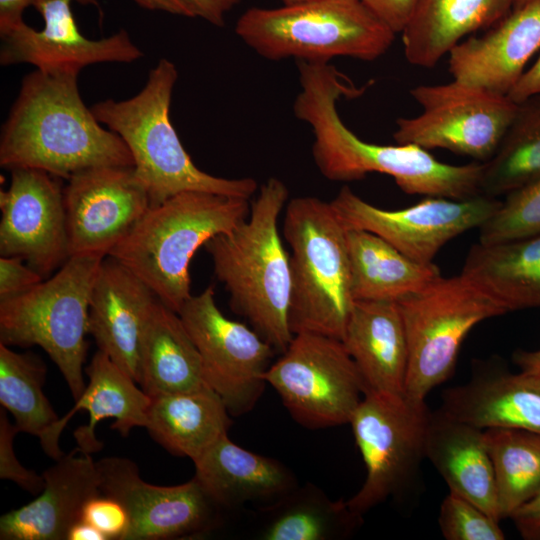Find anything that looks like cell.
Instances as JSON below:
<instances>
[{"instance_id": "cell-21", "label": "cell", "mask_w": 540, "mask_h": 540, "mask_svg": "<svg viewBox=\"0 0 540 540\" xmlns=\"http://www.w3.org/2000/svg\"><path fill=\"white\" fill-rule=\"evenodd\" d=\"M40 494L0 518L1 540H67L89 500L101 495L97 463L75 447L42 473Z\"/></svg>"}, {"instance_id": "cell-50", "label": "cell", "mask_w": 540, "mask_h": 540, "mask_svg": "<svg viewBox=\"0 0 540 540\" xmlns=\"http://www.w3.org/2000/svg\"><path fill=\"white\" fill-rule=\"evenodd\" d=\"M527 1H529V0H517V2H516V4H515V7H514V8H516V7H518V6H520V5L524 4V3H526Z\"/></svg>"}, {"instance_id": "cell-29", "label": "cell", "mask_w": 540, "mask_h": 540, "mask_svg": "<svg viewBox=\"0 0 540 540\" xmlns=\"http://www.w3.org/2000/svg\"><path fill=\"white\" fill-rule=\"evenodd\" d=\"M346 239L354 301L397 302L442 276L433 262L415 261L372 232L347 229Z\"/></svg>"}, {"instance_id": "cell-9", "label": "cell", "mask_w": 540, "mask_h": 540, "mask_svg": "<svg viewBox=\"0 0 540 540\" xmlns=\"http://www.w3.org/2000/svg\"><path fill=\"white\" fill-rule=\"evenodd\" d=\"M408 341L405 396L425 401L452 375L460 347L480 322L507 313L463 275L441 276L423 290L397 301Z\"/></svg>"}, {"instance_id": "cell-33", "label": "cell", "mask_w": 540, "mask_h": 540, "mask_svg": "<svg viewBox=\"0 0 540 540\" xmlns=\"http://www.w3.org/2000/svg\"><path fill=\"white\" fill-rule=\"evenodd\" d=\"M483 165L480 193L490 197L540 179V96L518 104L498 149Z\"/></svg>"}, {"instance_id": "cell-25", "label": "cell", "mask_w": 540, "mask_h": 540, "mask_svg": "<svg viewBox=\"0 0 540 540\" xmlns=\"http://www.w3.org/2000/svg\"><path fill=\"white\" fill-rule=\"evenodd\" d=\"M193 463L194 477L220 508L252 501L272 504L297 487L283 463L235 444L228 434Z\"/></svg>"}, {"instance_id": "cell-16", "label": "cell", "mask_w": 540, "mask_h": 540, "mask_svg": "<svg viewBox=\"0 0 540 540\" xmlns=\"http://www.w3.org/2000/svg\"><path fill=\"white\" fill-rule=\"evenodd\" d=\"M64 204L69 255L105 258L151 202L134 168L99 166L68 179Z\"/></svg>"}, {"instance_id": "cell-35", "label": "cell", "mask_w": 540, "mask_h": 540, "mask_svg": "<svg viewBox=\"0 0 540 540\" xmlns=\"http://www.w3.org/2000/svg\"><path fill=\"white\" fill-rule=\"evenodd\" d=\"M46 366L31 353H18L0 343V403L19 432L42 439L59 420L43 392Z\"/></svg>"}, {"instance_id": "cell-24", "label": "cell", "mask_w": 540, "mask_h": 540, "mask_svg": "<svg viewBox=\"0 0 540 540\" xmlns=\"http://www.w3.org/2000/svg\"><path fill=\"white\" fill-rule=\"evenodd\" d=\"M341 341L366 392L405 394L408 341L398 302L355 301Z\"/></svg>"}, {"instance_id": "cell-30", "label": "cell", "mask_w": 540, "mask_h": 540, "mask_svg": "<svg viewBox=\"0 0 540 540\" xmlns=\"http://www.w3.org/2000/svg\"><path fill=\"white\" fill-rule=\"evenodd\" d=\"M507 312L540 308V234L473 245L460 273Z\"/></svg>"}, {"instance_id": "cell-31", "label": "cell", "mask_w": 540, "mask_h": 540, "mask_svg": "<svg viewBox=\"0 0 540 540\" xmlns=\"http://www.w3.org/2000/svg\"><path fill=\"white\" fill-rule=\"evenodd\" d=\"M139 385L149 396L209 387L198 349L179 314L159 300L143 334Z\"/></svg>"}, {"instance_id": "cell-12", "label": "cell", "mask_w": 540, "mask_h": 540, "mask_svg": "<svg viewBox=\"0 0 540 540\" xmlns=\"http://www.w3.org/2000/svg\"><path fill=\"white\" fill-rule=\"evenodd\" d=\"M410 94L422 113L397 120V144L445 149L482 163L494 155L518 109L506 95L455 80L419 85Z\"/></svg>"}, {"instance_id": "cell-49", "label": "cell", "mask_w": 540, "mask_h": 540, "mask_svg": "<svg viewBox=\"0 0 540 540\" xmlns=\"http://www.w3.org/2000/svg\"><path fill=\"white\" fill-rule=\"evenodd\" d=\"M284 5H288V4H294V3H299V2H303V1H306V0H281Z\"/></svg>"}, {"instance_id": "cell-39", "label": "cell", "mask_w": 540, "mask_h": 540, "mask_svg": "<svg viewBox=\"0 0 540 540\" xmlns=\"http://www.w3.org/2000/svg\"><path fill=\"white\" fill-rule=\"evenodd\" d=\"M82 520L101 531L107 540H124L129 528V516L124 506L102 494L87 502Z\"/></svg>"}, {"instance_id": "cell-36", "label": "cell", "mask_w": 540, "mask_h": 540, "mask_svg": "<svg viewBox=\"0 0 540 540\" xmlns=\"http://www.w3.org/2000/svg\"><path fill=\"white\" fill-rule=\"evenodd\" d=\"M479 243L494 244L540 234V179L506 195L479 228Z\"/></svg>"}, {"instance_id": "cell-42", "label": "cell", "mask_w": 540, "mask_h": 540, "mask_svg": "<svg viewBox=\"0 0 540 540\" xmlns=\"http://www.w3.org/2000/svg\"><path fill=\"white\" fill-rule=\"evenodd\" d=\"M525 540H540V489L510 516Z\"/></svg>"}, {"instance_id": "cell-10", "label": "cell", "mask_w": 540, "mask_h": 540, "mask_svg": "<svg viewBox=\"0 0 540 540\" xmlns=\"http://www.w3.org/2000/svg\"><path fill=\"white\" fill-rule=\"evenodd\" d=\"M281 354L264 379L292 418L310 429L349 424L367 390L343 342L302 332Z\"/></svg>"}, {"instance_id": "cell-37", "label": "cell", "mask_w": 540, "mask_h": 540, "mask_svg": "<svg viewBox=\"0 0 540 540\" xmlns=\"http://www.w3.org/2000/svg\"><path fill=\"white\" fill-rule=\"evenodd\" d=\"M438 524L446 540H504L499 521L465 497L449 491L443 499Z\"/></svg>"}, {"instance_id": "cell-38", "label": "cell", "mask_w": 540, "mask_h": 540, "mask_svg": "<svg viewBox=\"0 0 540 540\" xmlns=\"http://www.w3.org/2000/svg\"><path fill=\"white\" fill-rule=\"evenodd\" d=\"M19 433L15 424H11L5 409H0V478L16 483L31 494H39L44 486L42 475L26 469L17 460L14 453V437Z\"/></svg>"}, {"instance_id": "cell-28", "label": "cell", "mask_w": 540, "mask_h": 540, "mask_svg": "<svg viewBox=\"0 0 540 540\" xmlns=\"http://www.w3.org/2000/svg\"><path fill=\"white\" fill-rule=\"evenodd\" d=\"M221 397L210 387L150 396L145 428L171 454L195 461L232 423Z\"/></svg>"}, {"instance_id": "cell-17", "label": "cell", "mask_w": 540, "mask_h": 540, "mask_svg": "<svg viewBox=\"0 0 540 540\" xmlns=\"http://www.w3.org/2000/svg\"><path fill=\"white\" fill-rule=\"evenodd\" d=\"M0 191V254L20 257L45 279L70 257L64 189L38 169H11Z\"/></svg>"}, {"instance_id": "cell-41", "label": "cell", "mask_w": 540, "mask_h": 540, "mask_svg": "<svg viewBox=\"0 0 540 540\" xmlns=\"http://www.w3.org/2000/svg\"><path fill=\"white\" fill-rule=\"evenodd\" d=\"M395 33L409 22L418 0H361Z\"/></svg>"}, {"instance_id": "cell-8", "label": "cell", "mask_w": 540, "mask_h": 540, "mask_svg": "<svg viewBox=\"0 0 540 540\" xmlns=\"http://www.w3.org/2000/svg\"><path fill=\"white\" fill-rule=\"evenodd\" d=\"M103 257L74 255L30 290L0 300V343L40 346L77 399L85 388L90 296Z\"/></svg>"}, {"instance_id": "cell-23", "label": "cell", "mask_w": 540, "mask_h": 540, "mask_svg": "<svg viewBox=\"0 0 540 540\" xmlns=\"http://www.w3.org/2000/svg\"><path fill=\"white\" fill-rule=\"evenodd\" d=\"M480 429H520L540 434V377L482 367L465 384L445 390L439 408Z\"/></svg>"}, {"instance_id": "cell-3", "label": "cell", "mask_w": 540, "mask_h": 540, "mask_svg": "<svg viewBox=\"0 0 540 540\" xmlns=\"http://www.w3.org/2000/svg\"><path fill=\"white\" fill-rule=\"evenodd\" d=\"M288 196L283 181L267 179L248 217L205 244L215 275L230 294L232 310L280 353L294 336L289 323L290 254L278 230Z\"/></svg>"}, {"instance_id": "cell-20", "label": "cell", "mask_w": 540, "mask_h": 540, "mask_svg": "<svg viewBox=\"0 0 540 540\" xmlns=\"http://www.w3.org/2000/svg\"><path fill=\"white\" fill-rule=\"evenodd\" d=\"M152 290L115 259H103L90 296L88 332L138 384L144 330L157 301Z\"/></svg>"}, {"instance_id": "cell-2", "label": "cell", "mask_w": 540, "mask_h": 540, "mask_svg": "<svg viewBox=\"0 0 540 540\" xmlns=\"http://www.w3.org/2000/svg\"><path fill=\"white\" fill-rule=\"evenodd\" d=\"M78 75L36 69L22 79L1 130V167L38 169L68 180L93 167L134 166L121 137L84 104Z\"/></svg>"}, {"instance_id": "cell-32", "label": "cell", "mask_w": 540, "mask_h": 540, "mask_svg": "<svg viewBox=\"0 0 540 540\" xmlns=\"http://www.w3.org/2000/svg\"><path fill=\"white\" fill-rule=\"evenodd\" d=\"M264 522L258 532L263 540H335L350 536L362 516L347 501L329 499L312 484L295 487L264 507Z\"/></svg>"}, {"instance_id": "cell-26", "label": "cell", "mask_w": 540, "mask_h": 540, "mask_svg": "<svg viewBox=\"0 0 540 540\" xmlns=\"http://www.w3.org/2000/svg\"><path fill=\"white\" fill-rule=\"evenodd\" d=\"M425 458L442 476L449 491L501 520L494 471L483 429L454 419L440 409L430 412Z\"/></svg>"}, {"instance_id": "cell-19", "label": "cell", "mask_w": 540, "mask_h": 540, "mask_svg": "<svg viewBox=\"0 0 540 540\" xmlns=\"http://www.w3.org/2000/svg\"><path fill=\"white\" fill-rule=\"evenodd\" d=\"M540 50V0H529L480 36H470L448 53L453 80L506 95Z\"/></svg>"}, {"instance_id": "cell-45", "label": "cell", "mask_w": 540, "mask_h": 540, "mask_svg": "<svg viewBox=\"0 0 540 540\" xmlns=\"http://www.w3.org/2000/svg\"><path fill=\"white\" fill-rule=\"evenodd\" d=\"M37 0H0V36L23 23L26 8L34 6Z\"/></svg>"}, {"instance_id": "cell-5", "label": "cell", "mask_w": 540, "mask_h": 540, "mask_svg": "<svg viewBox=\"0 0 540 540\" xmlns=\"http://www.w3.org/2000/svg\"><path fill=\"white\" fill-rule=\"evenodd\" d=\"M177 78L175 64L162 58L136 95L121 101H99L91 110L101 124L127 145L135 175L148 193L151 206L186 191L250 199L258 188L253 178L211 175L200 170L186 152L169 117Z\"/></svg>"}, {"instance_id": "cell-11", "label": "cell", "mask_w": 540, "mask_h": 540, "mask_svg": "<svg viewBox=\"0 0 540 540\" xmlns=\"http://www.w3.org/2000/svg\"><path fill=\"white\" fill-rule=\"evenodd\" d=\"M429 414L425 401L366 392L349 422L366 470L363 485L347 501L353 512L362 516L414 479L425 458Z\"/></svg>"}, {"instance_id": "cell-34", "label": "cell", "mask_w": 540, "mask_h": 540, "mask_svg": "<svg viewBox=\"0 0 540 540\" xmlns=\"http://www.w3.org/2000/svg\"><path fill=\"white\" fill-rule=\"evenodd\" d=\"M492 461L500 518L512 513L540 489V434L520 429L484 430Z\"/></svg>"}, {"instance_id": "cell-14", "label": "cell", "mask_w": 540, "mask_h": 540, "mask_svg": "<svg viewBox=\"0 0 540 540\" xmlns=\"http://www.w3.org/2000/svg\"><path fill=\"white\" fill-rule=\"evenodd\" d=\"M330 203L347 229L372 232L409 258L432 263L446 243L468 230L480 228L501 201L483 194L460 200L426 196L412 206L386 210L344 186Z\"/></svg>"}, {"instance_id": "cell-46", "label": "cell", "mask_w": 540, "mask_h": 540, "mask_svg": "<svg viewBox=\"0 0 540 540\" xmlns=\"http://www.w3.org/2000/svg\"><path fill=\"white\" fill-rule=\"evenodd\" d=\"M138 6L150 10L161 11L173 15L193 18L194 14L183 0H132Z\"/></svg>"}, {"instance_id": "cell-44", "label": "cell", "mask_w": 540, "mask_h": 540, "mask_svg": "<svg viewBox=\"0 0 540 540\" xmlns=\"http://www.w3.org/2000/svg\"><path fill=\"white\" fill-rule=\"evenodd\" d=\"M535 96H540V55L508 94L509 99L517 104Z\"/></svg>"}, {"instance_id": "cell-1", "label": "cell", "mask_w": 540, "mask_h": 540, "mask_svg": "<svg viewBox=\"0 0 540 540\" xmlns=\"http://www.w3.org/2000/svg\"><path fill=\"white\" fill-rule=\"evenodd\" d=\"M301 90L293 111L313 131V158L321 174L337 182L369 173L391 176L407 194L467 199L480 193L482 162L451 165L415 144L378 145L356 136L341 120L337 102L358 96L348 77L329 63L297 61Z\"/></svg>"}, {"instance_id": "cell-6", "label": "cell", "mask_w": 540, "mask_h": 540, "mask_svg": "<svg viewBox=\"0 0 540 540\" xmlns=\"http://www.w3.org/2000/svg\"><path fill=\"white\" fill-rule=\"evenodd\" d=\"M346 231L330 202L302 196L286 204L283 236L291 249L293 334L310 332L342 340L355 302Z\"/></svg>"}, {"instance_id": "cell-4", "label": "cell", "mask_w": 540, "mask_h": 540, "mask_svg": "<svg viewBox=\"0 0 540 540\" xmlns=\"http://www.w3.org/2000/svg\"><path fill=\"white\" fill-rule=\"evenodd\" d=\"M250 213L249 199L202 191L178 193L150 206L108 256L140 278L177 312L190 298V262L214 236Z\"/></svg>"}, {"instance_id": "cell-13", "label": "cell", "mask_w": 540, "mask_h": 540, "mask_svg": "<svg viewBox=\"0 0 540 540\" xmlns=\"http://www.w3.org/2000/svg\"><path fill=\"white\" fill-rule=\"evenodd\" d=\"M178 314L198 349L206 384L231 416L252 410L267 384L264 374L275 349L254 329L219 310L213 286L191 295Z\"/></svg>"}, {"instance_id": "cell-18", "label": "cell", "mask_w": 540, "mask_h": 540, "mask_svg": "<svg viewBox=\"0 0 540 540\" xmlns=\"http://www.w3.org/2000/svg\"><path fill=\"white\" fill-rule=\"evenodd\" d=\"M72 1L98 5L97 0H37L33 7L43 18V28L36 30L23 22L1 35V65L27 63L44 72H80L91 64L131 63L143 56L124 29L99 40L82 35Z\"/></svg>"}, {"instance_id": "cell-43", "label": "cell", "mask_w": 540, "mask_h": 540, "mask_svg": "<svg viewBox=\"0 0 540 540\" xmlns=\"http://www.w3.org/2000/svg\"><path fill=\"white\" fill-rule=\"evenodd\" d=\"M191 9L194 17L202 18L212 25L223 27L225 16L240 0H183Z\"/></svg>"}, {"instance_id": "cell-48", "label": "cell", "mask_w": 540, "mask_h": 540, "mask_svg": "<svg viewBox=\"0 0 540 540\" xmlns=\"http://www.w3.org/2000/svg\"><path fill=\"white\" fill-rule=\"evenodd\" d=\"M67 540H107V538L93 525L81 520L71 527Z\"/></svg>"}, {"instance_id": "cell-27", "label": "cell", "mask_w": 540, "mask_h": 540, "mask_svg": "<svg viewBox=\"0 0 540 540\" xmlns=\"http://www.w3.org/2000/svg\"><path fill=\"white\" fill-rule=\"evenodd\" d=\"M517 0H418L403 29L407 61L433 68L468 35L489 29L505 18Z\"/></svg>"}, {"instance_id": "cell-47", "label": "cell", "mask_w": 540, "mask_h": 540, "mask_svg": "<svg viewBox=\"0 0 540 540\" xmlns=\"http://www.w3.org/2000/svg\"><path fill=\"white\" fill-rule=\"evenodd\" d=\"M514 362L521 371L540 377V349L533 351L518 350L514 354Z\"/></svg>"}, {"instance_id": "cell-7", "label": "cell", "mask_w": 540, "mask_h": 540, "mask_svg": "<svg viewBox=\"0 0 540 540\" xmlns=\"http://www.w3.org/2000/svg\"><path fill=\"white\" fill-rule=\"evenodd\" d=\"M235 32L268 60L295 58L316 63H328L338 56L376 60L391 47L396 34L361 0L251 7L239 17Z\"/></svg>"}, {"instance_id": "cell-15", "label": "cell", "mask_w": 540, "mask_h": 540, "mask_svg": "<svg viewBox=\"0 0 540 540\" xmlns=\"http://www.w3.org/2000/svg\"><path fill=\"white\" fill-rule=\"evenodd\" d=\"M102 495L118 500L129 516L124 540H167L202 536L216 527L221 509L195 477L183 484L147 483L128 458L96 462Z\"/></svg>"}, {"instance_id": "cell-22", "label": "cell", "mask_w": 540, "mask_h": 540, "mask_svg": "<svg viewBox=\"0 0 540 540\" xmlns=\"http://www.w3.org/2000/svg\"><path fill=\"white\" fill-rule=\"evenodd\" d=\"M89 378L82 394L75 399L74 406L49 429L40 439L46 455L58 460L64 453L59 446L60 435L71 417L79 410H86L89 421L74 431L76 449L92 454L102 449L96 438L98 422L111 418L112 428L122 436H127L135 427H145L150 396L137 382L105 353L98 350L85 369Z\"/></svg>"}, {"instance_id": "cell-40", "label": "cell", "mask_w": 540, "mask_h": 540, "mask_svg": "<svg viewBox=\"0 0 540 540\" xmlns=\"http://www.w3.org/2000/svg\"><path fill=\"white\" fill-rule=\"evenodd\" d=\"M23 259L15 256L0 258V300L18 296L41 283L45 278Z\"/></svg>"}]
</instances>
